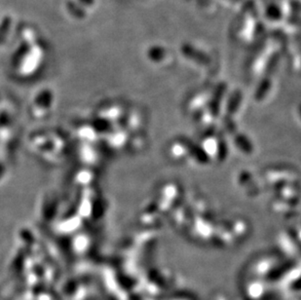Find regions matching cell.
Segmentation results:
<instances>
[{"label":"cell","instance_id":"cell-1","mask_svg":"<svg viewBox=\"0 0 301 300\" xmlns=\"http://www.w3.org/2000/svg\"><path fill=\"white\" fill-rule=\"evenodd\" d=\"M66 7H67V11L70 13V15H72L77 19H83L86 16V12L84 11V9L79 5L78 3L72 0L67 1Z\"/></svg>","mask_w":301,"mask_h":300},{"label":"cell","instance_id":"cell-2","mask_svg":"<svg viewBox=\"0 0 301 300\" xmlns=\"http://www.w3.org/2000/svg\"><path fill=\"white\" fill-rule=\"evenodd\" d=\"M12 25V20L10 17H4L3 20L0 23V42L4 39V37L7 35L10 27Z\"/></svg>","mask_w":301,"mask_h":300},{"label":"cell","instance_id":"cell-3","mask_svg":"<svg viewBox=\"0 0 301 300\" xmlns=\"http://www.w3.org/2000/svg\"><path fill=\"white\" fill-rule=\"evenodd\" d=\"M79 3H81L84 6H92L95 3V0H78Z\"/></svg>","mask_w":301,"mask_h":300}]
</instances>
